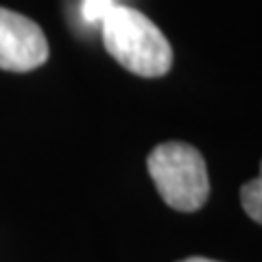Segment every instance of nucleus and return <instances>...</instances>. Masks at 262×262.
<instances>
[{
	"label": "nucleus",
	"mask_w": 262,
	"mask_h": 262,
	"mask_svg": "<svg viewBox=\"0 0 262 262\" xmlns=\"http://www.w3.org/2000/svg\"><path fill=\"white\" fill-rule=\"evenodd\" d=\"M101 31L107 53L138 77H162L173 66L166 35L134 7L116 5L101 22Z\"/></svg>",
	"instance_id": "obj_1"
},
{
	"label": "nucleus",
	"mask_w": 262,
	"mask_h": 262,
	"mask_svg": "<svg viewBox=\"0 0 262 262\" xmlns=\"http://www.w3.org/2000/svg\"><path fill=\"white\" fill-rule=\"evenodd\" d=\"M146 168L166 206L194 212L208 201L210 182L203 155L186 142H164L149 153Z\"/></svg>",
	"instance_id": "obj_2"
},
{
	"label": "nucleus",
	"mask_w": 262,
	"mask_h": 262,
	"mask_svg": "<svg viewBox=\"0 0 262 262\" xmlns=\"http://www.w3.org/2000/svg\"><path fill=\"white\" fill-rule=\"evenodd\" d=\"M48 59L44 31L31 18L0 7V68L29 72Z\"/></svg>",
	"instance_id": "obj_3"
},
{
	"label": "nucleus",
	"mask_w": 262,
	"mask_h": 262,
	"mask_svg": "<svg viewBox=\"0 0 262 262\" xmlns=\"http://www.w3.org/2000/svg\"><path fill=\"white\" fill-rule=\"evenodd\" d=\"M241 203L251 221L262 223V164H260V175L241 188Z\"/></svg>",
	"instance_id": "obj_4"
},
{
	"label": "nucleus",
	"mask_w": 262,
	"mask_h": 262,
	"mask_svg": "<svg viewBox=\"0 0 262 262\" xmlns=\"http://www.w3.org/2000/svg\"><path fill=\"white\" fill-rule=\"evenodd\" d=\"M116 5H118L116 0H81V18H83L85 24H92V27L98 24L101 27L105 15Z\"/></svg>",
	"instance_id": "obj_5"
},
{
	"label": "nucleus",
	"mask_w": 262,
	"mask_h": 262,
	"mask_svg": "<svg viewBox=\"0 0 262 262\" xmlns=\"http://www.w3.org/2000/svg\"><path fill=\"white\" fill-rule=\"evenodd\" d=\"M182 262H216V260H208V258H186Z\"/></svg>",
	"instance_id": "obj_6"
}]
</instances>
